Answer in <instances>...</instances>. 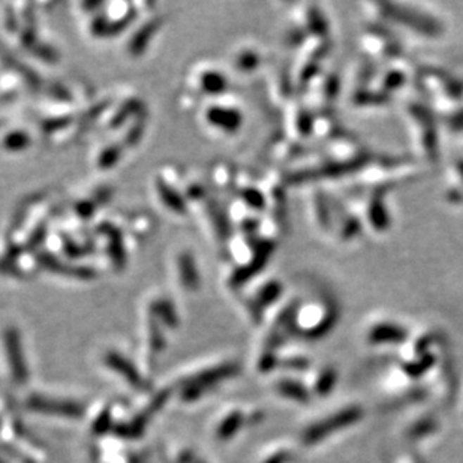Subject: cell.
Listing matches in <instances>:
<instances>
[{
    "mask_svg": "<svg viewBox=\"0 0 463 463\" xmlns=\"http://www.w3.org/2000/svg\"><path fill=\"white\" fill-rule=\"evenodd\" d=\"M456 168H457V170H456V171H457V172H459V176H460V179H462V180H463V171H460V170H459V167H456Z\"/></svg>",
    "mask_w": 463,
    "mask_h": 463,
    "instance_id": "cell-1",
    "label": "cell"
}]
</instances>
